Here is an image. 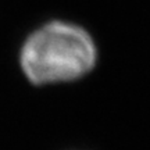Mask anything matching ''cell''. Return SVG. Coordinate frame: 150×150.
Wrapping results in <instances>:
<instances>
[{
  "label": "cell",
  "instance_id": "cell-1",
  "mask_svg": "<svg viewBox=\"0 0 150 150\" xmlns=\"http://www.w3.org/2000/svg\"><path fill=\"white\" fill-rule=\"evenodd\" d=\"M96 49L91 36L65 22H50L29 36L22 47L21 65L36 85L81 78L93 68Z\"/></svg>",
  "mask_w": 150,
  "mask_h": 150
}]
</instances>
